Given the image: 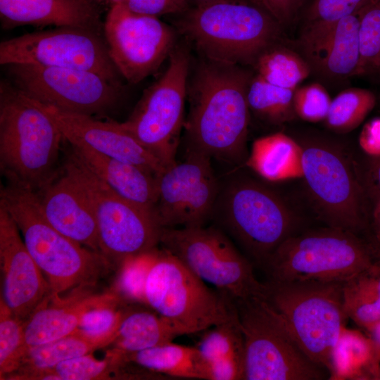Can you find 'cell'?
<instances>
[{
    "label": "cell",
    "instance_id": "36",
    "mask_svg": "<svg viewBox=\"0 0 380 380\" xmlns=\"http://www.w3.org/2000/svg\"><path fill=\"white\" fill-rule=\"evenodd\" d=\"M360 63L356 76H380V0L359 12Z\"/></svg>",
    "mask_w": 380,
    "mask_h": 380
},
{
    "label": "cell",
    "instance_id": "1",
    "mask_svg": "<svg viewBox=\"0 0 380 380\" xmlns=\"http://www.w3.org/2000/svg\"><path fill=\"white\" fill-rule=\"evenodd\" d=\"M251 77L239 65L207 59L199 66L186 122L189 150L233 164L245 158Z\"/></svg>",
    "mask_w": 380,
    "mask_h": 380
},
{
    "label": "cell",
    "instance_id": "12",
    "mask_svg": "<svg viewBox=\"0 0 380 380\" xmlns=\"http://www.w3.org/2000/svg\"><path fill=\"white\" fill-rule=\"evenodd\" d=\"M168 58L164 73L145 90L130 116L120 123L166 168L176 163L189 70L185 49H173Z\"/></svg>",
    "mask_w": 380,
    "mask_h": 380
},
{
    "label": "cell",
    "instance_id": "34",
    "mask_svg": "<svg viewBox=\"0 0 380 380\" xmlns=\"http://www.w3.org/2000/svg\"><path fill=\"white\" fill-rule=\"evenodd\" d=\"M376 102L374 94L368 89H346L331 100L325 125L336 133L350 132L364 121Z\"/></svg>",
    "mask_w": 380,
    "mask_h": 380
},
{
    "label": "cell",
    "instance_id": "4",
    "mask_svg": "<svg viewBox=\"0 0 380 380\" xmlns=\"http://www.w3.org/2000/svg\"><path fill=\"white\" fill-rule=\"evenodd\" d=\"M179 15V29L213 61L253 65L281 37V25L254 0H216Z\"/></svg>",
    "mask_w": 380,
    "mask_h": 380
},
{
    "label": "cell",
    "instance_id": "30",
    "mask_svg": "<svg viewBox=\"0 0 380 380\" xmlns=\"http://www.w3.org/2000/svg\"><path fill=\"white\" fill-rule=\"evenodd\" d=\"M111 343L108 340L90 338L76 330L63 338L30 348L21 367L7 377L51 368L61 362L91 354Z\"/></svg>",
    "mask_w": 380,
    "mask_h": 380
},
{
    "label": "cell",
    "instance_id": "41",
    "mask_svg": "<svg viewBox=\"0 0 380 380\" xmlns=\"http://www.w3.org/2000/svg\"><path fill=\"white\" fill-rule=\"evenodd\" d=\"M119 4L133 13L157 18L180 14L189 8L186 0H123Z\"/></svg>",
    "mask_w": 380,
    "mask_h": 380
},
{
    "label": "cell",
    "instance_id": "14",
    "mask_svg": "<svg viewBox=\"0 0 380 380\" xmlns=\"http://www.w3.org/2000/svg\"><path fill=\"white\" fill-rule=\"evenodd\" d=\"M303 177L320 219L358 235L367 220L364 191L346 156L323 142L301 144Z\"/></svg>",
    "mask_w": 380,
    "mask_h": 380
},
{
    "label": "cell",
    "instance_id": "31",
    "mask_svg": "<svg viewBox=\"0 0 380 380\" xmlns=\"http://www.w3.org/2000/svg\"><path fill=\"white\" fill-rule=\"evenodd\" d=\"M256 74L278 87L295 90L311 73L300 52L277 43L262 52L253 65Z\"/></svg>",
    "mask_w": 380,
    "mask_h": 380
},
{
    "label": "cell",
    "instance_id": "43",
    "mask_svg": "<svg viewBox=\"0 0 380 380\" xmlns=\"http://www.w3.org/2000/svg\"><path fill=\"white\" fill-rule=\"evenodd\" d=\"M359 144L368 155L380 156V118H375L364 125L360 134Z\"/></svg>",
    "mask_w": 380,
    "mask_h": 380
},
{
    "label": "cell",
    "instance_id": "29",
    "mask_svg": "<svg viewBox=\"0 0 380 380\" xmlns=\"http://www.w3.org/2000/svg\"><path fill=\"white\" fill-rule=\"evenodd\" d=\"M125 362H133L156 373L172 377L205 379L203 358L196 347L172 341L125 355Z\"/></svg>",
    "mask_w": 380,
    "mask_h": 380
},
{
    "label": "cell",
    "instance_id": "37",
    "mask_svg": "<svg viewBox=\"0 0 380 380\" xmlns=\"http://www.w3.org/2000/svg\"><path fill=\"white\" fill-rule=\"evenodd\" d=\"M157 253L156 248L148 253L132 257L121 265L115 286L118 295L127 300L146 304V279Z\"/></svg>",
    "mask_w": 380,
    "mask_h": 380
},
{
    "label": "cell",
    "instance_id": "39",
    "mask_svg": "<svg viewBox=\"0 0 380 380\" xmlns=\"http://www.w3.org/2000/svg\"><path fill=\"white\" fill-rule=\"evenodd\" d=\"M331 99L321 83L313 82L298 87L293 94V108L296 117L309 122L324 121Z\"/></svg>",
    "mask_w": 380,
    "mask_h": 380
},
{
    "label": "cell",
    "instance_id": "9",
    "mask_svg": "<svg viewBox=\"0 0 380 380\" xmlns=\"http://www.w3.org/2000/svg\"><path fill=\"white\" fill-rule=\"evenodd\" d=\"M146 305L182 335L207 330L229 319L236 307L226 295L209 289L172 253L158 251L145 286Z\"/></svg>",
    "mask_w": 380,
    "mask_h": 380
},
{
    "label": "cell",
    "instance_id": "10",
    "mask_svg": "<svg viewBox=\"0 0 380 380\" xmlns=\"http://www.w3.org/2000/svg\"><path fill=\"white\" fill-rule=\"evenodd\" d=\"M63 167L86 194L96 222L100 253L110 265L120 267L127 259L156 249L163 228L153 212L114 192L72 149Z\"/></svg>",
    "mask_w": 380,
    "mask_h": 380
},
{
    "label": "cell",
    "instance_id": "22",
    "mask_svg": "<svg viewBox=\"0 0 380 380\" xmlns=\"http://www.w3.org/2000/svg\"><path fill=\"white\" fill-rule=\"evenodd\" d=\"M0 22L4 30L53 25L103 34L99 6L91 0H0Z\"/></svg>",
    "mask_w": 380,
    "mask_h": 380
},
{
    "label": "cell",
    "instance_id": "17",
    "mask_svg": "<svg viewBox=\"0 0 380 380\" xmlns=\"http://www.w3.org/2000/svg\"><path fill=\"white\" fill-rule=\"evenodd\" d=\"M220 188L210 158L189 150L158 176L155 215L162 228L203 226L213 217Z\"/></svg>",
    "mask_w": 380,
    "mask_h": 380
},
{
    "label": "cell",
    "instance_id": "8",
    "mask_svg": "<svg viewBox=\"0 0 380 380\" xmlns=\"http://www.w3.org/2000/svg\"><path fill=\"white\" fill-rule=\"evenodd\" d=\"M213 217L262 267L298 225L278 194L248 178L232 179L220 190Z\"/></svg>",
    "mask_w": 380,
    "mask_h": 380
},
{
    "label": "cell",
    "instance_id": "15",
    "mask_svg": "<svg viewBox=\"0 0 380 380\" xmlns=\"http://www.w3.org/2000/svg\"><path fill=\"white\" fill-rule=\"evenodd\" d=\"M23 63L94 72L121 85L101 34L75 27L26 33L0 43V64Z\"/></svg>",
    "mask_w": 380,
    "mask_h": 380
},
{
    "label": "cell",
    "instance_id": "23",
    "mask_svg": "<svg viewBox=\"0 0 380 380\" xmlns=\"http://www.w3.org/2000/svg\"><path fill=\"white\" fill-rule=\"evenodd\" d=\"M80 291L66 298L51 296L24 322L27 347L42 345L73 333L82 316L89 310L103 305H117L115 293L84 294Z\"/></svg>",
    "mask_w": 380,
    "mask_h": 380
},
{
    "label": "cell",
    "instance_id": "21",
    "mask_svg": "<svg viewBox=\"0 0 380 380\" xmlns=\"http://www.w3.org/2000/svg\"><path fill=\"white\" fill-rule=\"evenodd\" d=\"M46 220L58 232L99 252L96 222L91 204L76 179L63 167L36 192Z\"/></svg>",
    "mask_w": 380,
    "mask_h": 380
},
{
    "label": "cell",
    "instance_id": "40",
    "mask_svg": "<svg viewBox=\"0 0 380 380\" xmlns=\"http://www.w3.org/2000/svg\"><path fill=\"white\" fill-rule=\"evenodd\" d=\"M115 306L103 305L89 310L76 330L90 338L108 340L113 343L124 314L116 310Z\"/></svg>",
    "mask_w": 380,
    "mask_h": 380
},
{
    "label": "cell",
    "instance_id": "24",
    "mask_svg": "<svg viewBox=\"0 0 380 380\" xmlns=\"http://www.w3.org/2000/svg\"><path fill=\"white\" fill-rule=\"evenodd\" d=\"M70 147L88 169L114 192L155 214L159 175L84 146L70 145Z\"/></svg>",
    "mask_w": 380,
    "mask_h": 380
},
{
    "label": "cell",
    "instance_id": "47",
    "mask_svg": "<svg viewBox=\"0 0 380 380\" xmlns=\"http://www.w3.org/2000/svg\"><path fill=\"white\" fill-rule=\"evenodd\" d=\"M98 6H106L111 8L115 4H118L122 2L123 0H91Z\"/></svg>",
    "mask_w": 380,
    "mask_h": 380
},
{
    "label": "cell",
    "instance_id": "16",
    "mask_svg": "<svg viewBox=\"0 0 380 380\" xmlns=\"http://www.w3.org/2000/svg\"><path fill=\"white\" fill-rule=\"evenodd\" d=\"M110 57L126 80L137 84L155 72L172 51L175 34L157 17L133 13L121 4L103 23Z\"/></svg>",
    "mask_w": 380,
    "mask_h": 380
},
{
    "label": "cell",
    "instance_id": "2",
    "mask_svg": "<svg viewBox=\"0 0 380 380\" xmlns=\"http://www.w3.org/2000/svg\"><path fill=\"white\" fill-rule=\"evenodd\" d=\"M0 206L18 226L25 246L48 281L52 297L94 285L110 263L54 229L44 218L36 191L8 182Z\"/></svg>",
    "mask_w": 380,
    "mask_h": 380
},
{
    "label": "cell",
    "instance_id": "13",
    "mask_svg": "<svg viewBox=\"0 0 380 380\" xmlns=\"http://www.w3.org/2000/svg\"><path fill=\"white\" fill-rule=\"evenodd\" d=\"M6 68L8 80L23 94L65 112L105 115L121 98V85L94 72L23 63Z\"/></svg>",
    "mask_w": 380,
    "mask_h": 380
},
{
    "label": "cell",
    "instance_id": "46",
    "mask_svg": "<svg viewBox=\"0 0 380 380\" xmlns=\"http://www.w3.org/2000/svg\"><path fill=\"white\" fill-rule=\"evenodd\" d=\"M366 241L374 261L380 264V241L372 236Z\"/></svg>",
    "mask_w": 380,
    "mask_h": 380
},
{
    "label": "cell",
    "instance_id": "35",
    "mask_svg": "<svg viewBox=\"0 0 380 380\" xmlns=\"http://www.w3.org/2000/svg\"><path fill=\"white\" fill-rule=\"evenodd\" d=\"M24 322L15 316L0 299V379L16 372L29 351Z\"/></svg>",
    "mask_w": 380,
    "mask_h": 380
},
{
    "label": "cell",
    "instance_id": "26",
    "mask_svg": "<svg viewBox=\"0 0 380 380\" xmlns=\"http://www.w3.org/2000/svg\"><path fill=\"white\" fill-rule=\"evenodd\" d=\"M301 144L282 132L255 139L246 160V165L262 178L281 182L303 177Z\"/></svg>",
    "mask_w": 380,
    "mask_h": 380
},
{
    "label": "cell",
    "instance_id": "44",
    "mask_svg": "<svg viewBox=\"0 0 380 380\" xmlns=\"http://www.w3.org/2000/svg\"><path fill=\"white\" fill-rule=\"evenodd\" d=\"M367 178L369 189L376 203L380 200V156L374 157Z\"/></svg>",
    "mask_w": 380,
    "mask_h": 380
},
{
    "label": "cell",
    "instance_id": "11",
    "mask_svg": "<svg viewBox=\"0 0 380 380\" xmlns=\"http://www.w3.org/2000/svg\"><path fill=\"white\" fill-rule=\"evenodd\" d=\"M160 243L233 301L267 299V283L257 279L251 263L220 229L204 225L163 228Z\"/></svg>",
    "mask_w": 380,
    "mask_h": 380
},
{
    "label": "cell",
    "instance_id": "18",
    "mask_svg": "<svg viewBox=\"0 0 380 380\" xmlns=\"http://www.w3.org/2000/svg\"><path fill=\"white\" fill-rule=\"evenodd\" d=\"M1 300L23 322L52 296L50 285L28 251L20 230L0 206Z\"/></svg>",
    "mask_w": 380,
    "mask_h": 380
},
{
    "label": "cell",
    "instance_id": "38",
    "mask_svg": "<svg viewBox=\"0 0 380 380\" xmlns=\"http://www.w3.org/2000/svg\"><path fill=\"white\" fill-rule=\"evenodd\" d=\"M372 0H312L304 15L301 31L330 26L348 15L357 13Z\"/></svg>",
    "mask_w": 380,
    "mask_h": 380
},
{
    "label": "cell",
    "instance_id": "25",
    "mask_svg": "<svg viewBox=\"0 0 380 380\" xmlns=\"http://www.w3.org/2000/svg\"><path fill=\"white\" fill-rule=\"evenodd\" d=\"M196 347L206 380L244 379V341L237 309L227 321L206 331Z\"/></svg>",
    "mask_w": 380,
    "mask_h": 380
},
{
    "label": "cell",
    "instance_id": "45",
    "mask_svg": "<svg viewBox=\"0 0 380 380\" xmlns=\"http://www.w3.org/2000/svg\"><path fill=\"white\" fill-rule=\"evenodd\" d=\"M372 228L374 239L380 241V200L375 203L372 213Z\"/></svg>",
    "mask_w": 380,
    "mask_h": 380
},
{
    "label": "cell",
    "instance_id": "32",
    "mask_svg": "<svg viewBox=\"0 0 380 380\" xmlns=\"http://www.w3.org/2000/svg\"><path fill=\"white\" fill-rule=\"evenodd\" d=\"M125 364L123 355L111 350L103 360L87 354L59 362L53 367L21 374L24 379L91 380L110 378Z\"/></svg>",
    "mask_w": 380,
    "mask_h": 380
},
{
    "label": "cell",
    "instance_id": "3",
    "mask_svg": "<svg viewBox=\"0 0 380 380\" xmlns=\"http://www.w3.org/2000/svg\"><path fill=\"white\" fill-rule=\"evenodd\" d=\"M64 137L51 117L8 80L0 82V166L8 182L36 192L57 175Z\"/></svg>",
    "mask_w": 380,
    "mask_h": 380
},
{
    "label": "cell",
    "instance_id": "6",
    "mask_svg": "<svg viewBox=\"0 0 380 380\" xmlns=\"http://www.w3.org/2000/svg\"><path fill=\"white\" fill-rule=\"evenodd\" d=\"M373 262L366 241L327 226L289 236L262 268L270 281L344 282Z\"/></svg>",
    "mask_w": 380,
    "mask_h": 380
},
{
    "label": "cell",
    "instance_id": "48",
    "mask_svg": "<svg viewBox=\"0 0 380 380\" xmlns=\"http://www.w3.org/2000/svg\"><path fill=\"white\" fill-rule=\"evenodd\" d=\"M186 1L189 5V8H191L194 6L203 5V4L212 2L216 0H186Z\"/></svg>",
    "mask_w": 380,
    "mask_h": 380
},
{
    "label": "cell",
    "instance_id": "33",
    "mask_svg": "<svg viewBox=\"0 0 380 380\" xmlns=\"http://www.w3.org/2000/svg\"><path fill=\"white\" fill-rule=\"evenodd\" d=\"M293 89L272 84L258 75L252 76L247 92L250 110L274 125L289 122L296 117Z\"/></svg>",
    "mask_w": 380,
    "mask_h": 380
},
{
    "label": "cell",
    "instance_id": "27",
    "mask_svg": "<svg viewBox=\"0 0 380 380\" xmlns=\"http://www.w3.org/2000/svg\"><path fill=\"white\" fill-rule=\"evenodd\" d=\"M182 335L158 313L142 310L127 311L113 343V349L127 355L171 342Z\"/></svg>",
    "mask_w": 380,
    "mask_h": 380
},
{
    "label": "cell",
    "instance_id": "19",
    "mask_svg": "<svg viewBox=\"0 0 380 380\" xmlns=\"http://www.w3.org/2000/svg\"><path fill=\"white\" fill-rule=\"evenodd\" d=\"M34 101L51 117L70 145L87 147L102 155L141 166L158 175L165 170L162 162L120 122L102 121Z\"/></svg>",
    "mask_w": 380,
    "mask_h": 380
},
{
    "label": "cell",
    "instance_id": "20",
    "mask_svg": "<svg viewBox=\"0 0 380 380\" xmlns=\"http://www.w3.org/2000/svg\"><path fill=\"white\" fill-rule=\"evenodd\" d=\"M359 13L327 27L301 31L300 54L311 72L329 83L356 76L360 63Z\"/></svg>",
    "mask_w": 380,
    "mask_h": 380
},
{
    "label": "cell",
    "instance_id": "42",
    "mask_svg": "<svg viewBox=\"0 0 380 380\" xmlns=\"http://www.w3.org/2000/svg\"><path fill=\"white\" fill-rule=\"evenodd\" d=\"M281 25H290L297 15L303 0H254Z\"/></svg>",
    "mask_w": 380,
    "mask_h": 380
},
{
    "label": "cell",
    "instance_id": "5",
    "mask_svg": "<svg viewBox=\"0 0 380 380\" xmlns=\"http://www.w3.org/2000/svg\"><path fill=\"white\" fill-rule=\"evenodd\" d=\"M266 283L267 300L282 316L300 347L331 373L348 319L343 309V282L268 280Z\"/></svg>",
    "mask_w": 380,
    "mask_h": 380
},
{
    "label": "cell",
    "instance_id": "7",
    "mask_svg": "<svg viewBox=\"0 0 380 380\" xmlns=\"http://www.w3.org/2000/svg\"><path fill=\"white\" fill-rule=\"evenodd\" d=\"M234 302L244 341V380L327 379L329 372L302 350L267 299Z\"/></svg>",
    "mask_w": 380,
    "mask_h": 380
},
{
    "label": "cell",
    "instance_id": "28",
    "mask_svg": "<svg viewBox=\"0 0 380 380\" xmlns=\"http://www.w3.org/2000/svg\"><path fill=\"white\" fill-rule=\"evenodd\" d=\"M343 298L347 318L373 331L380 324V264L374 261L344 281Z\"/></svg>",
    "mask_w": 380,
    "mask_h": 380
}]
</instances>
